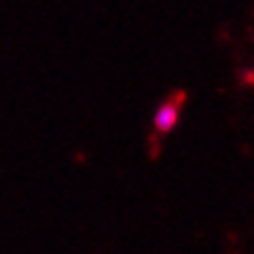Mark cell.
Returning a JSON list of instances; mask_svg holds the SVG:
<instances>
[{"mask_svg":"<svg viewBox=\"0 0 254 254\" xmlns=\"http://www.w3.org/2000/svg\"><path fill=\"white\" fill-rule=\"evenodd\" d=\"M180 124V101H163L156 111H153V131L158 133H170L175 126Z\"/></svg>","mask_w":254,"mask_h":254,"instance_id":"cell-1","label":"cell"}]
</instances>
